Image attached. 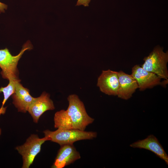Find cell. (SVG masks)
Returning a JSON list of instances; mask_svg holds the SVG:
<instances>
[{"label": "cell", "mask_w": 168, "mask_h": 168, "mask_svg": "<svg viewBox=\"0 0 168 168\" xmlns=\"http://www.w3.org/2000/svg\"><path fill=\"white\" fill-rule=\"evenodd\" d=\"M48 141L45 137L40 138L37 135L32 134L23 145L17 146L16 149L22 156V168H29L34 159L40 153L41 147L45 141Z\"/></svg>", "instance_id": "5"}, {"label": "cell", "mask_w": 168, "mask_h": 168, "mask_svg": "<svg viewBox=\"0 0 168 168\" xmlns=\"http://www.w3.org/2000/svg\"><path fill=\"white\" fill-rule=\"evenodd\" d=\"M9 81V83L7 86L0 88V93L2 92L4 96L2 106H4L8 99L14 93L17 84L21 82L19 78L11 79Z\"/></svg>", "instance_id": "13"}, {"label": "cell", "mask_w": 168, "mask_h": 168, "mask_svg": "<svg viewBox=\"0 0 168 168\" xmlns=\"http://www.w3.org/2000/svg\"><path fill=\"white\" fill-rule=\"evenodd\" d=\"M143 60L144 62L142 66L143 69L155 73L161 79L168 81V51L164 52L162 48L156 47Z\"/></svg>", "instance_id": "3"}, {"label": "cell", "mask_w": 168, "mask_h": 168, "mask_svg": "<svg viewBox=\"0 0 168 168\" xmlns=\"http://www.w3.org/2000/svg\"><path fill=\"white\" fill-rule=\"evenodd\" d=\"M7 6L5 4L0 2V12H3L7 8Z\"/></svg>", "instance_id": "15"}, {"label": "cell", "mask_w": 168, "mask_h": 168, "mask_svg": "<svg viewBox=\"0 0 168 168\" xmlns=\"http://www.w3.org/2000/svg\"><path fill=\"white\" fill-rule=\"evenodd\" d=\"M131 75L136 81L140 91L152 88L161 83V78L155 73L144 70L138 65L132 68Z\"/></svg>", "instance_id": "8"}, {"label": "cell", "mask_w": 168, "mask_h": 168, "mask_svg": "<svg viewBox=\"0 0 168 168\" xmlns=\"http://www.w3.org/2000/svg\"><path fill=\"white\" fill-rule=\"evenodd\" d=\"M7 107H4V106H1V107L0 108V116L1 114H4L5 113ZM2 130L0 128V136L1 134Z\"/></svg>", "instance_id": "16"}, {"label": "cell", "mask_w": 168, "mask_h": 168, "mask_svg": "<svg viewBox=\"0 0 168 168\" xmlns=\"http://www.w3.org/2000/svg\"><path fill=\"white\" fill-rule=\"evenodd\" d=\"M55 106L50 95L45 91L40 96L35 98L29 107L28 111L33 118V121L37 123L41 115L45 112L53 110Z\"/></svg>", "instance_id": "7"}, {"label": "cell", "mask_w": 168, "mask_h": 168, "mask_svg": "<svg viewBox=\"0 0 168 168\" xmlns=\"http://www.w3.org/2000/svg\"><path fill=\"white\" fill-rule=\"evenodd\" d=\"M1 12H0V13H1Z\"/></svg>", "instance_id": "17"}, {"label": "cell", "mask_w": 168, "mask_h": 168, "mask_svg": "<svg viewBox=\"0 0 168 168\" xmlns=\"http://www.w3.org/2000/svg\"><path fill=\"white\" fill-rule=\"evenodd\" d=\"M119 87L117 96L119 98L127 100L130 99L138 86L132 75L122 71L118 72Z\"/></svg>", "instance_id": "11"}, {"label": "cell", "mask_w": 168, "mask_h": 168, "mask_svg": "<svg viewBox=\"0 0 168 168\" xmlns=\"http://www.w3.org/2000/svg\"><path fill=\"white\" fill-rule=\"evenodd\" d=\"M12 103L18 112L26 113L35 98L30 93L29 90L19 82L17 84L15 91L12 95Z\"/></svg>", "instance_id": "12"}, {"label": "cell", "mask_w": 168, "mask_h": 168, "mask_svg": "<svg viewBox=\"0 0 168 168\" xmlns=\"http://www.w3.org/2000/svg\"><path fill=\"white\" fill-rule=\"evenodd\" d=\"M31 44L27 42L23 45L20 53L13 56L8 49H0V68L2 77L9 80L18 78L19 72L17 68L18 61L25 51L31 49Z\"/></svg>", "instance_id": "4"}, {"label": "cell", "mask_w": 168, "mask_h": 168, "mask_svg": "<svg viewBox=\"0 0 168 168\" xmlns=\"http://www.w3.org/2000/svg\"><path fill=\"white\" fill-rule=\"evenodd\" d=\"M91 0H78L76 6L83 5L85 7H88Z\"/></svg>", "instance_id": "14"}, {"label": "cell", "mask_w": 168, "mask_h": 168, "mask_svg": "<svg viewBox=\"0 0 168 168\" xmlns=\"http://www.w3.org/2000/svg\"><path fill=\"white\" fill-rule=\"evenodd\" d=\"M67 100L68 105L67 109L61 110L54 114V128L85 131L94 119L88 115L84 103L77 95H69Z\"/></svg>", "instance_id": "1"}, {"label": "cell", "mask_w": 168, "mask_h": 168, "mask_svg": "<svg viewBox=\"0 0 168 168\" xmlns=\"http://www.w3.org/2000/svg\"><path fill=\"white\" fill-rule=\"evenodd\" d=\"M81 157L80 153L73 145L61 146L51 167H64L79 159Z\"/></svg>", "instance_id": "9"}, {"label": "cell", "mask_w": 168, "mask_h": 168, "mask_svg": "<svg viewBox=\"0 0 168 168\" xmlns=\"http://www.w3.org/2000/svg\"><path fill=\"white\" fill-rule=\"evenodd\" d=\"M43 133L48 141L57 143L60 146L73 145L74 142L81 140L92 139L96 138L97 135L95 132L63 128H57L54 131L46 130Z\"/></svg>", "instance_id": "2"}, {"label": "cell", "mask_w": 168, "mask_h": 168, "mask_svg": "<svg viewBox=\"0 0 168 168\" xmlns=\"http://www.w3.org/2000/svg\"><path fill=\"white\" fill-rule=\"evenodd\" d=\"M130 146L149 150L163 160L167 165L168 164L167 154L157 139L153 135H150L143 139L134 142L130 144Z\"/></svg>", "instance_id": "10"}, {"label": "cell", "mask_w": 168, "mask_h": 168, "mask_svg": "<svg viewBox=\"0 0 168 168\" xmlns=\"http://www.w3.org/2000/svg\"><path fill=\"white\" fill-rule=\"evenodd\" d=\"M97 86L105 94L117 96L119 87L118 72L110 69L102 71L98 78Z\"/></svg>", "instance_id": "6"}]
</instances>
